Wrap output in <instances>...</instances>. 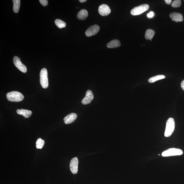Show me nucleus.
Returning a JSON list of instances; mask_svg holds the SVG:
<instances>
[{"mask_svg":"<svg viewBox=\"0 0 184 184\" xmlns=\"http://www.w3.org/2000/svg\"><path fill=\"white\" fill-rule=\"evenodd\" d=\"M8 100L13 102H19L22 101L24 99V95L19 92L12 91L7 94Z\"/></svg>","mask_w":184,"mask_h":184,"instance_id":"obj_1","label":"nucleus"},{"mask_svg":"<svg viewBox=\"0 0 184 184\" xmlns=\"http://www.w3.org/2000/svg\"><path fill=\"white\" fill-rule=\"evenodd\" d=\"M175 128V122L174 119L170 118L168 119L166 123V126L164 136L169 137L171 136Z\"/></svg>","mask_w":184,"mask_h":184,"instance_id":"obj_2","label":"nucleus"},{"mask_svg":"<svg viewBox=\"0 0 184 184\" xmlns=\"http://www.w3.org/2000/svg\"><path fill=\"white\" fill-rule=\"evenodd\" d=\"M40 82L42 87L46 89L48 86V73L46 68H43L40 73Z\"/></svg>","mask_w":184,"mask_h":184,"instance_id":"obj_3","label":"nucleus"},{"mask_svg":"<svg viewBox=\"0 0 184 184\" xmlns=\"http://www.w3.org/2000/svg\"><path fill=\"white\" fill-rule=\"evenodd\" d=\"M183 154V150L179 148H171L165 151L162 154L163 157L181 156Z\"/></svg>","mask_w":184,"mask_h":184,"instance_id":"obj_4","label":"nucleus"},{"mask_svg":"<svg viewBox=\"0 0 184 184\" xmlns=\"http://www.w3.org/2000/svg\"><path fill=\"white\" fill-rule=\"evenodd\" d=\"M149 6L147 4H143L134 8L131 11V14L133 15H138L147 11L149 8Z\"/></svg>","mask_w":184,"mask_h":184,"instance_id":"obj_5","label":"nucleus"},{"mask_svg":"<svg viewBox=\"0 0 184 184\" xmlns=\"http://www.w3.org/2000/svg\"><path fill=\"white\" fill-rule=\"evenodd\" d=\"M13 63L18 69L23 73H25L27 72L26 66L22 64L20 60V58L15 56L13 59Z\"/></svg>","mask_w":184,"mask_h":184,"instance_id":"obj_6","label":"nucleus"},{"mask_svg":"<svg viewBox=\"0 0 184 184\" xmlns=\"http://www.w3.org/2000/svg\"><path fill=\"white\" fill-rule=\"evenodd\" d=\"M100 28L98 25H95L89 27L85 32V35L87 37L93 36L99 32Z\"/></svg>","mask_w":184,"mask_h":184,"instance_id":"obj_7","label":"nucleus"},{"mask_svg":"<svg viewBox=\"0 0 184 184\" xmlns=\"http://www.w3.org/2000/svg\"><path fill=\"white\" fill-rule=\"evenodd\" d=\"M98 11L100 15L103 16H107L111 12V10L108 5L102 4L100 6Z\"/></svg>","mask_w":184,"mask_h":184,"instance_id":"obj_8","label":"nucleus"},{"mask_svg":"<svg viewBox=\"0 0 184 184\" xmlns=\"http://www.w3.org/2000/svg\"><path fill=\"white\" fill-rule=\"evenodd\" d=\"M78 164L79 160L77 157L74 158L71 160L70 162V169L73 174H77L78 172Z\"/></svg>","mask_w":184,"mask_h":184,"instance_id":"obj_9","label":"nucleus"},{"mask_svg":"<svg viewBox=\"0 0 184 184\" xmlns=\"http://www.w3.org/2000/svg\"><path fill=\"white\" fill-rule=\"evenodd\" d=\"M93 98V92L91 90H88L86 93L85 97L82 100V103L83 105L89 104L91 102Z\"/></svg>","mask_w":184,"mask_h":184,"instance_id":"obj_10","label":"nucleus"},{"mask_svg":"<svg viewBox=\"0 0 184 184\" xmlns=\"http://www.w3.org/2000/svg\"><path fill=\"white\" fill-rule=\"evenodd\" d=\"M169 17L172 21L176 22H181L183 20V15L180 13L175 12L171 13L170 14Z\"/></svg>","mask_w":184,"mask_h":184,"instance_id":"obj_11","label":"nucleus"},{"mask_svg":"<svg viewBox=\"0 0 184 184\" xmlns=\"http://www.w3.org/2000/svg\"><path fill=\"white\" fill-rule=\"evenodd\" d=\"M77 118V115L75 113H70L64 117V121L66 124H69L73 122Z\"/></svg>","mask_w":184,"mask_h":184,"instance_id":"obj_12","label":"nucleus"},{"mask_svg":"<svg viewBox=\"0 0 184 184\" xmlns=\"http://www.w3.org/2000/svg\"><path fill=\"white\" fill-rule=\"evenodd\" d=\"M17 114L22 115L25 118H29L32 115V111L30 110L23 109H17Z\"/></svg>","mask_w":184,"mask_h":184,"instance_id":"obj_13","label":"nucleus"},{"mask_svg":"<svg viewBox=\"0 0 184 184\" xmlns=\"http://www.w3.org/2000/svg\"><path fill=\"white\" fill-rule=\"evenodd\" d=\"M120 46L121 44L120 41L116 39L111 41L107 45V48H118Z\"/></svg>","mask_w":184,"mask_h":184,"instance_id":"obj_14","label":"nucleus"},{"mask_svg":"<svg viewBox=\"0 0 184 184\" xmlns=\"http://www.w3.org/2000/svg\"><path fill=\"white\" fill-rule=\"evenodd\" d=\"M88 16V11L86 10L82 9L78 12L77 17L80 20H83L86 18Z\"/></svg>","mask_w":184,"mask_h":184,"instance_id":"obj_15","label":"nucleus"},{"mask_svg":"<svg viewBox=\"0 0 184 184\" xmlns=\"http://www.w3.org/2000/svg\"><path fill=\"white\" fill-rule=\"evenodd\" d=\"M155 33V32L152 29H148L146 31L145 38L146 40H150L151 41Z\"/></svg>","mask_w":184,"mask_h":184,"instance_id":"obj_16","label":"nucleus"},{"mask_svg":"<svg viewBox=\"0 0 184 184\" xmlns=\"http://www.w3.org/2000/svg\"><path fill=\"white\" fill-rule=\"evenodd\" d=\"M13 11L15 13H18L20 6V0H13Z\"/></svg>","mask_w":184,"mask_h":184,"instance_id":"obj_17","label":"nucleus"},{"mask_svg":"<svg viewBox=\"0 0 184 184\" xmlns=\"http://www.w3.org/2000/svg\"><path fill=\"white\" fill-rule=\"evenodd\" d=\"M165 76L163 75H157L151 77L148 80V82L150 83H153L154 82L158 80L165 79Z\"/></svg>","mask_w":184,"mask_h":184,"instance_id":"obj_18","label":"nucleus"},{"mask_svg":"<svg viewBox=\"0 0 184 184\" xmlns=\"http://www.w3.org/2000/svg\"><path fill=\"white\" fill-rule=\"evenodd\" d=\"M55 23L58 28L62 29L66 26V23L63 21L59 19H56L55 21Z\"/></svg>","mask_w":184,"mask_h":184,"instance_id":"obj_19","label":"nucleus"},{"mask_svg":"<svg viewBox=\"0 0 184 184\" xmlns=\"http://www.w3.org/2000/svg\"><path fill=\"white\" fill-rule=\"evenodd\" d=\"M44 144L45 142L44 140L42 139L41 138H39L36 142L37 148L41 149L44 147Z\"/></svg>","mask_w":184,"mask_h":184,"instance_id":"obj_20","label":"nucleus"},{"mask_svg":"<svg viewBox=\"0 0 184 184\" xmlns=\"http://www.w3.org/2000/svg\"><path fill=\"white\" fill-rule=\"evenodd\" d=\"M181 0H175L172 3V6L174 8H176L181 6Z\"/></svg>","mask_w":184,"mask_h":184,"instance_id":"obj_21","label":"nucleus"},{"mask_svg":"<svg viewBox=\"0 0 184 184\" xmlns=\"http://www.w3.org/2000/svg\"><path fill=\"white\" fill-rule=\"evenodd\" d=\"M40 3L44 6H46L48 5V2L47 0H40Z\"/></svg>","mask_w":184,"mask_h":184,"instance_id":"obj_22","label":"nucleus"},{"mask_svg":"<svg viewBox=\"0 0 184 184\" xmlns=\"http://www.w3.org/2000/svg\"><path fill=\"white\" fill-rule=\"evenodd\" d=\"M154 15V13L153 12H150L149 13L147 14V16L148 18H152L153 17Z\"/></svg>","mask_w":184,"mask_h":184,"instance_id":"obj_23","label":"nucleus"},{"mask_svg":"<svg viewBox=\"0 0 184 184\" xmlns=\"http://www.w3.org/2000/svg\"><path fill=\"white\" fill-rule=\"evenodd\" d=\"M164 1H165V3L166 4H167V5H169L172 3V1H171V0H165Z\"/></svg>","mask_w":184,"mask_h":184,"instance_id":"obj_24","label":"nucleus"},{"mask_svg":"<svg viewBox=\"0 0 184 184\" xmlns=\"http://www.w3.org/2000/svg\"><path fill=\"white\" fill-rule=\"evenodd\" d=\"M181 87L182 89L184 91V80H183V81L182 82L181 84Z\"/></svg>","mask_w":184,"mask_h":184,"instance_id":"obj_25","label":"nucleus"},{"mask_svg":"<svg viewBox=\"0 0 184 184\" xmlns=\"http://www.w3.org/2000/svg\"><path fill=\"white\" fill-rule=\"evenodd\" d=\"M79 1L80 3H83L85 2L87 0H79Z\"/></svg>","mask_w":184,"mask_h":184,"instance_id":"obj_26","label":"nucleus"},{"mask_svg":"<svg viewBox=\"0 0 184 184\" xmlns=\"http://www.w3.org/2000/svg\"></svg>","mask_w":184,"mask_h":184,"instance_id":"obj_27","label":"nucleus"}]
</instances>
